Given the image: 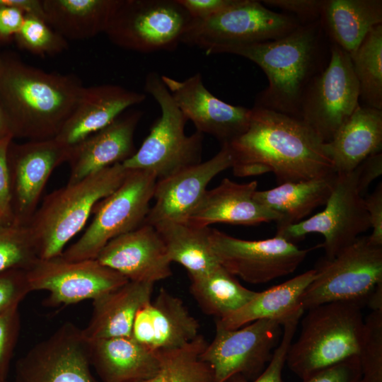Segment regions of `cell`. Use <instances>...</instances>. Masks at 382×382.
<instances>
[{
  "label": "cell",
  "mask_w": 382,
  "mask_h": 382,
  "mask_svg": "<svg viewBox=\"0 0 382 382\" xmlns=\"http://www.w3.org/2000/svg\"><path fill=\"white\" fill-rule=\"evenodd\" d=\"M238 177L272 173L278 185L336 173L325 143L301 120L253 107L247 130L227 144Z\"/></svg>",
  "instance_id": "1"
},
{
  "label": "cell",
  "mask_w": 382,
  "mask_h": 382,
  "mask_svg": "<svg viewBox=\"0 0 382 382\" xmlns=\"http://www.w3.org/2000/svg\"><path fill=\"white\" fill-rule=\"evenodd\" d=\"M332 42L320 19L299 25L279 38L219 49L255 63L268 85L259 93L253 107L299 118L302 98L313 80L328 65Z\"/></svg>",
  "instance_id": "2"
},
{
  "label": "cell",
  "mask_w": 382,
  "mask_h": 382,
  "mask_svg": "<svg viewBox=\"0 0 382 382\" xmlns=\"http://www.w3.org/2000/svg\"><path fill=\"white\" fill-rule=\"evenodd\" d=\"M84 87L75 76L48 73L0 55V100L13 138H54Z\"/></svg>",
  "instance_id": "3"
},
{
  "label": "cell",
  "mask_w": 382,
  "mask_h": 382,
  "mask_svg": "<svg viewBox=\"0 0 382 382\" xmlns=\"http://www.w3.org/2000/svg\"><path fill=\"white\" fill-rule=\"evenodd\" d=\"M127 172L122 163H116L47 195L28 226L38 257L61 255L96 205L122 184Z\"/></svg>",
  "instance_id": "4"
},
{
  "label": "cell",
  "mask_w": 382,
  "mask_h": 382,
  "mask_svg": "<svg viewBox=\"0 0 382 382\" xmlns=\"http://www.w3.org/2000/svg\"><path fill=\"white\" fill-rule=\"evenodd\" d=\"M362 308L332 302L307 310L299 337L291 342L286 364L303 380L316 371L358 356L364 331Z\"/></svg>",
  "instance_id": "5"
},
{
  "label": "cell",
  "mask_w": 382,
  "mask_h": 382,
  "mask_svg": "<svg viewBox=\"0 0 382 382\" xmlns=\"http://www.w3.org/2000/svg\"><path fill=\"white\" fill-rule=\"evenodd\" d=\"M314 279L301 298L303 311L332 302L382 309V245L360 236L314 268Z\"/></svg>",
  "instance_id": "6"
},
{
  "label": "cell",
  "mask_w": 382,
  "mask_h": 382,
  "mask_svg": "<svg viewBox=\"0 0 382 382\" xmlns=\"http://www.w3.org/2000/svg\"><path fill=\"white\" fill-rule=\"evenodd\" d=\"M144 91L158 103L161 115L140 148L122 166L127 170L150 172L158 180L201 162L203 134L197 131L185 134L187 120L158 73L146 75Z\"/></svg>",
  "instance_id": "7"
},
{
  "label": "cell",
  "mask_w": 382,
  "mask_h": 382,
  "mask_svg": "<svg viewBox=\"0 0 382 382\" xmlns=\"http://www.w3.org/2000/svg\"><path fill=\"white\" fill-rule=\"evenodd\" d=\"M156 182L150 172L128 170L122 184L96 205L93 219L82 236L61 256L68 261L96 259L110 241L141 226Z\"/></svg>",
  "instance_id": "8"
},
{
  "label": "cell",
  "mask_w": 382,
  "mask_h": 382,
  "mask_svg": "<svg viewBox=\"0 0 382 382\" xmlns=\"http://www.w3.org/2000/svg\"><path fill=\"white\" fill-rule=\"evenodd\" d=\"M301 23L294 16L267 8L261 1L235 0L230 6L205 20L192 19L182 43L207 54L221 48L272 40Z\"/></svg>",
  "instance_id": "9"
},
{
  "label": "cell",
  "mask_w": 382,
  "mask_h": 382,
  "mask_svg": "<svg viewBox=\"0 0 382 382\" xmlns=\"http://www.w3.org/2000/svg\"><path fill=\"white\" fill-rule=\"evenodd\" d=\"M191 21L177 0H120L105 33L113 44L128 50L173 51Z\"/></svg>",
  "instance_id": "10"
},
{
  "label": "cell",
  "mask_w": 382,
  "mask_h": 382,
  "mask_svg": "<svg viewBox=\"0 0 382 382\" xmlns=\"http://www.w3.org/2000/svg\"><path fill=\"white\" fill-rule=\"evenodd\" d=\"M354 169L348 173L336 174L330 195L323 211L308 219L277 229L276 235L294 243L308 233L323 236L326 258H332L354 242L370 226L364 197L357 187Z\"/></svg>",
  "instance_id": "11"
},
{
  "label": "cell",
  "mask_w": 382,
  "mask_h": 382,
  "mask_svg": "<svg viewBox=\"0 0 382 382\" xmlns=\"http://www.w3.org/2000/svg\"><path fill=\"white\" fill-rule=\"evenodd\" d=\"M359 105V84L350 56L332 42L328 65L304 93L299 119L327 143Z\"/></svg>",
  "instance_id": "12"
},
{
  "label": "cell",
  "mask_w": 382,
  "mask_h": 382,
  "mask_svg": "<svg viewBox=\"0 0 382 382\" xmlns=\"http://www.w3.org/2000/svg\"><path fill=\"white\" fill-rule=\"evenodd\" d=\"M216 332L200 359L212 370L214 382L235 374L256 378L272 358L283 332L280 322L261 319L235 330L215 323Z\"/></svg>",
  "instance_id": "13"
},
{
  "label": "cell",
  "mask_w": 382,
  "mask_h": 382,
  "mask_svg": "<svg viewBox=\"0 0 382 382\" xmlns=\"http://www.w3.org/2000/svg\"><path fill=\"white\" fill-rule=\"evenodd\" d=\"M210 241L219 263L234 276L250 284H265L293 273L313 248L301 249L275 236L250 241L240 239L216 228Z\"/></svg>",
  "instance_id": "14"
},
{
  "label": "cell",
  "mask_w": 382,
  "mask_h": 382,
  "mask_svg": "<svg viewBox=\"0 0 382 382\" xmlns=\"http://www.w3.org/2000/svg\"><path fill=\"white\" fill-rule=\"evenodd\" d=\"M25 271L32 291L49 292L44 304L51 307L93 300L129 281L96 259L68 261L61 255L37 258Z\"/></svg>",
  "instance_id": "15"
},
{
  "label": "cell",
  "mask_w": 382,
  "mask_h": 382,
  "mask_svg": "<svg viewBox=\"0 0 382 382\" xmlns=\"http://www.w3.org/2000/svg\"><path fill=\"white\" fill-rule=\"evenodd\" d=\"M69 148L55 138L11 142L7 154L12 224L28 226L53 170L67 162Z\"/></svg>",
  "instance_id": "16"
},
{
  "label": "cell",
  "mask_w": 382,
  "mask_h": 382,
  "mask_svg": "<svg viewBox=\"0 0 382 382\" xmlns=\"http://www.w3.org/2000/svg\"><path fill=\"white\" fill-rule=\"evenodd\" d=\"M91 368L82 329L66 322L17 361L14 382H94Z\"/></svg>",
  "instance_id": "17"
},
{
  "label": "cell",
  "mask_w": 382,
  "mask_h": 382,
  "mask_svg": "<svg viewBox=\"0 0 382 382\" xmlns=\"http://www.w3.org/2000/svg\"><path fill=\"white\" fill-rule=\"evenodd\" d=\"M161 81L187 120L197 132L209 134L221 145L229 144L248 129L251 109L227 103L204 86L200 73L177 80L161 75Z\"/></svg>",
  "instance_id": "18"
},
{
  "label": "cell",
  "mask_w": 382,
  "mask_h": 382,
  "mask_svg": "<svg viewBox=\"0 0 382 382\" xmlns=\"http://www.w3.org/2000/svg\"><path fill=\"white\" fill-rule=\"evenodd\" d=\"M233 158L227 144L209 160L186 167L158 180L144 223L155 226L165 221H187L197 207L210 181L231 168Z\"/></svg>",
  "instance_id": "19"
},
{
  "label": "cell",
  "mask_w": 382,
  "mask_h": 382,
  "mask_svg": "<svg viewBox=\"0 0 382 382\" xmlns=\"http://www.w3.org/2000/svg\"><path fill=\"white\" fill-rule=\"evenodd\" d=\"M96 260L132 282L154 284L172 275L165 244L156 228L146 224L110 241Z\"/></svg>",
  "instance_id": "20"
},
{
  "label": "cell",
  "mask_w": 382,
  "mask_h": 382,
  "mask_svg": "<svg viewBox=\"0 0 382 382\" xmlns=\"http://www.w3.org/2000/svg\"><path fill=\"white\" fill-rule=\"evenodd\" d=\"M199 321L183 300L161 288L137 313L132 337L153 351L184 346L199 334Z\"/></svg>",
  "instance_id": "21"
},
{
  "label": "cell",
  "mask_w": 382,
  "mask_h": 382,
  "mask_svg": "<svg viewBox=\"0 0 382 382\" xmlns=\"http://www.w3.org/2000/svg\"><path fill=\"white\" fill-rule=\"evenodd\" d=\"M141 116L138 110L122 115L104 129L70 147L67 184L77 183L131 157L136 151L134 135Z\"/></svg>",
  "instance_id": "22"
},
{
  "label": "cell",
  "mask_w": 382,
  "mask_h": 382,
  "mask_svg": "<svg viewBox=\"0 0 382 382\" xmlns=\"http://www.w3.org/2000/svg\"><path fill=\"white\" fill-rule=\"evenodd\" d=\"M145 99V94L117 85L84 87L73 112L54 138L70 148L104 129L126 110Z\"/></svg>",
  "instance_id": "23"
},
{
  "label": "cell",
  "mask_w": 382,
  "mask_h": 382,
  "mask_svg": "<svg viewBox=\"0 0 382 382\" xmlns=\"http://www.w3.org/2000/svg\"><path fill=\"white\" fill-rule=\"evenodd\" d=\"M257 190L255 180L238 183L226 178L206 191L187 221L200 227L216 223L252 226L278 221V214L255 199Z\"/></svg>",
  "instance_id": "24"
},
{
  "label": "cell",
  "mask_w": 382,
  "mask_h": 382,
  "mask_svg": "<svg viewBox=\"0 0 382 382\" xmlns=\"http://www.w3.org/2000/svg\"><path fill=\"white\" fill-rule=\"evenodd\" d=\"M88 356L102 382H143L156 374L159 361L132 336L88 341Z\"/></svg>",
  "instance_id": "25"
},
{
  "label": "cell",
  "mask_w": 382,
  "mask_h": 382,
  "mask_svg": "<svg viewBox=\"0 0 382 382\" xmlns=\"http://www.w3.org/2000/svg\"><path fill=\"white\" fill-rule=\"evenodd\" d=\"M154 284L128 281L93 300L88 325L82 329L87 341L132 336L137 311L152 298Z\"/></svg>",
  "instance_id": "26"
},
{
  "label": "cell",
  "mask_w": 382,
  "mask_h": 382,
  "mask_svg": "<svg viewBox=\"0 0 382 382\" xmlns=\"http://www.w3.org/2000/svg\"><path fill=\"white\" fill-rule=\"evenodd\" d=\"M382 110L359 105L329 142L326 152L336 174L353 171L369 156L381 152Z\"/></svg>",
  "instance_id": "27"
},
{
  "label": "cell",
  "mask_w": 382,
  "mask_h": 382,
  "mask_svg": "<svg viewBox=\"0 0 382 382\" xmlns=\"http://www.w3.org/2000/svg\"><path fill=\"white\" fill-rule=\"evenodd\" d=\"M316 274L315 269L309 270L282 284L257 292L241 308L224 318L215 319V323L228 330L238 329L261 319L274 320L283 325L292 318L303 314L301 298Z\"/></svg>",
  "instance_id": "28"
},
{
  "label": "cell",
  "mask_w": 382,
  "mask_h": 382,
  "mask_svg": "<svg viewBox=\"0 0 382 382\" xmlns=\"http://www.w3.org/2000/svg\"><path fill=\"white\" fill-rule=\"evenodd\" d=\"M320 20L330 41L351 56L382 24V1L325 0Z\"/></svg>",
  "instance_id": "29"
},
{
  "label": "cell",
  "mask_w": 382,
  "mask_h": 382,
  "mask_svg": "<svg viewBox=\"0 0 382 382\" xmlns=\"http://www.w3.org/2000/svg\"><path fill=\"white\" fill-rule=\"evenodd\" d=\"M120 0H42L45 21L66 40L105 33Z\"/></svg>",
  "instance_id": "30"
},
{
  "label": "cell",
  "mask_w": 382,
  "mask_h": 382,
  "mask_svg": "<svg viewBox=\"0 0 382 382\" xmlns=\"http://www.w3.org/2000/svg\"><path fill=\"white\" fill-rule=\"evenodd\" d=\"M336 173L300 182H289L265 190H257L255 199L280 216L277 229L305 219L325 205L332 192Z\"/></svg>",
  "instance_id": "31"
},
{
  "label": "cell",
  "mask_w": 382,
  "mask_h": 382,
  "mask_svg": "<svg viewBox=\"0 0 382 382\" xmlns=\"http://www.w3.org/2000/svg\"><path fill=\"white\" fill-rule=\"evenodd\" d=\"M154 226L165 244L170 261L183 266L189 277L205 274L220 265L212 248L211 228L188 221H165Z\"/></svg>",
  "instance_id": "32"
},
{
  "label": "cell",
  "mask_w": 382,
  "mask_h": 382,
  "mask_svg": "<svg viewBox=\"0 0 382 382\" xmlns=\"http://www.w3.org/2000/svg\"><path fill=\"white\" fill-rule=\"evenodd\" d=\"M190 279V294L202 311L218 320L241 308L257 293L243 286L221 265Z\"/></svg>",
  "instance_id": "33"
},
{
  "label": "cell",
  "mask_w": 382,
  "mask_h": 382,
  "mask_svg": "<svg viewBox=\"0 0 382 382\" xmlns=\"http://www.w3.org/2000/svg\"><path fill=\"white\" fill-rule=\"evenodd\" d=\"M207 344L199 335L183 347L156 351L159 369L143 382H214L212 369L200 359Z\"/></svg>",
  "instance_id": "34"
},
{
  "label": "cell",
  "mask_w": 382,
  "mask_h": 382,
  "mask_svg": "<svg viewBox=\"0 0 382 382\" xmlns=\"http://www.w3.org/2000/svg\"><path fill=\"white\" fill-rule=\"evenodd\" d=\"M350 58L362 105L382 110V24L370 30Z\"/></svg>",
  "instance_id": "35"
},
{
  "label": "cell",
  "mask_w": 382,
  "mask_h": 382,
  "mask_svg": "<svg viewBox=\"0 0 382 382\" xmlns=\"http://www.w3.org/2000/svg\"><path fill=\"white\" fill-rule=\"evenodd\" d=\"M39 258L28 226L0 223V272L28 270Z\"/></svg>",
  "instance_id": "36"
},
{
  "label": "cell",
  "mask_w": 382,
  "mask_h": 382,
  "mask_svg": "<svg viewBox=\"0 0 382 382\" xmlns=\"http://www.w3.org/2000/svg\"><path fill=\"white\" fill-rule=\"evenodd\" d=\"M15 39L19 47L40 57L59 54L68 46L66 40L44 19L31 14H25Z\"/></svg>",
  "instance_id": "37"
},
{
  "label": "cell",
  "mask_w": 382,
  "mask_h": 382,
  "mask_svg": "<svg viewBox=\"0 0 382 382\" xmlns=\"http://www.w3.org/2000/svg\"><path fill=\"white\" fill-rule=\"evenodd\" d=\"M358 357L361 382H382V309L371 311L365 318Z\"/></svg>",
  "instance_id": "38"
},
{
  "label": "cell",
  "mask_w": 382,
  "mask_h": 382,
  "mask_svg": "<svg viewBox=\"0 0 382 382\" xmlns=\"http://www.w3.org/2000/svg\"><path fill=\"white\" fill-rule=\"evenodd\" d=\"M301 316L302 315L296 316L283 324L282 336L274 349L272 358L256 378L250 381L241 374H235L224 382H284L282 372L286 364L287 352Z\"/></svg>",
  "instance_id": "39"
},
{
  "label": "cell",
  "mask_w": 382,
  "mask_h": 382,
  "mask_svg": "<svg viewBox=\"0 0 382 382\" xmlns=\"http://www.w3.org/2000/svg\"><path fill=\"white\" fill-rule=\"evenodd\" d=\"M32 291L26 271L13 269L0 272V313L19 306Z\"/></svg>",
  "instance_id": "40"
},
{
  "label": "cell",
  "mask_w": 382,
  "mask_h": 382,
  "mask_svg": "<svg viewBox=\"0 0 382 382\" xmlns=\"http://www.w3.org/2000/svg\"><path fill=\"white\" fill-rule=\"evenodd\" d=\"M21 329L18 306L0 313V378L12 357Z\"/></svg>",
  "instance_id": "41"
},
{
  "label": "cell",
  "mask_w": 382,
  "mask_h": 382,
  "mask_svg": "<svg viewBox=\"0 0 382 382\" xmlns=\"http://www.w3.org/2000/svg\"><path fill=\"white\" fill-rule=\"evenodd\" d=\"M361 371L358 356L323 369L302 380L303 382H361Z\"/></svg>",
  "instance_id": "42"
},
{
  "label": "cell",
  "mask_w": 382,
  "mask_h": 382,
  "mask_svg": "<svg viewBox=\"0 0 382 382\" xmlns=\"http://www.w3.org/2000/svg\"><path fill=\"white\" fill-rule=\"evenodd\" d=\"M261 2L294 16L304 24L320 19L325 0H263Z\"/></svg>",
  "instance_id": "43"
},
{
  "label": "cell",
  "mask_w": 382,
  "mask_h": 382,
  "mask_svg": "<svg viewBox=\"0 0 382 382\" xmlns=\"http://www.w3.org/2000/svg\"><path fill=\"white\" fill-rule=\"evenodd\" d=\"M13 137L0 139V223L12 224L7 154Z\"/></svg>",
  "instance_id": "44"
},
{
  "label": "cell",
  "mask_w": 382,
  "mask_h": 382,
  "mask_svg": "<svg viewBox=\"0 0 382 382\" xmlns=\"http://www.w3.org/2000/svg\"><path fill=\"white\" fill-rule=\"evenodd\" d=\"M366 209L369 214L371 233L368 236L375 245H382V183L374 191L364 197Z\"/></svg>",
  "instance_id": "45"
},
{
  "label": "cell",
  "mask_w": 382,
  "mask_h": 382,
  "mask_svg": "<svg viewBox=\"0 0 382 382\" xmlns=\"http://www.w3.org/2000/svg\"><path fill=\"white\" fill-rule=\"evenodd\" d=\"M194 20H205L224 11L235 0H177Z\"/></svg>",
  "instance_id": "46"
},
{
  "label": "cell",
  "mask_w": 382,
  "mask_h": 382,
  "mask_svg": "<svg viewBox=\"0 0 382 382\" xmlns=\"http://www.w3.org/2000/svg\"><path fill=\"white\" fill-rule=\"evenodd\" d=\"M355 170L359 191L364 197L371 183L382 174V153L369 156Z\"/></svg>",
  "instance_id": "47"
},
{
  "label": "cell",
  "mask_w": 382,
  "mask_h": 382,
  "mask_svg": "<svg viewBox=\"0 0 382 382\" xmlns=\"http://www.w3.org/2000/svg\"><path fill=\"white\" fill-rule=\"evenodd\" d=\"M25 13L11 6H0V42L15 37L19 32Z\"/></svg>",
  "instance_id": "48"
},
{
  "label": "cell",
  "mask_w": 382,
  "mask_h": 382,
  "mask_svg": "<svg viewBox=\"0 0 382 382\" xmlns=\"http://www.w3.org/2000/svg\"><path fill=\"white\" fill-rule=\"evenodd\" d=\"M3 6L16 7L25 14L37 16L45 20L42 0H0V6Z\"/></svg>",
  "instance_id": "49"
},
{
  "label": "cell",
  "mask_w": 382,
  "mask_h": 382,
  "mask_svg": "<svg viewBox=\"0 0 382 382\" xmlns=\"http://www.w3.org/2000/svg\"><path fill=\"white\" fill-rule=\"evenodd\" d=\"M8 137L13 138L8 118L0 100V139Z\"/></svg>",
  "instance_id": "50"
},
{
  "label": "cell",
  "mask_w": 382,
  "mask_h": 382,
  "mask_svg": "<svg viewBox=\"0 0 382 382\" xmlns=\"http://www.w3.org/2000/svg\"><path fill=\"white\" fill-rule=\"evenodd\" d=\"M0 382H4V380L0 378Z\"/></svg>",
  "instance_id": "51"
},
{
  "label": "cell",
  "mask_w": 382,
  "mask_h": 382,
  "mask_svg": "<svg viewBox=\"0 0 382 382\" xmlns=\"http://www.w3.org/2000/svg\"><path fill=\"white\" fill-rule=\"evenodd\" d=\"M1 55V54H0Z\"/></svg>",
  "instance_id": "52"
}]
</instances>
